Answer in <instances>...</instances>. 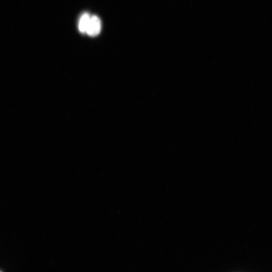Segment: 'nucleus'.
<instances>
[{
	"instance_id": "1",
	"label": "nucleus",
	"mask_w": 272,
	"mask_h": 272,
	"mask_svg": "<svg viewBox=\"0 0 272 272\" xmlns=\"http://www.w3.org/2000/svg\"><path fill=\"white\" fill-rule=\"evenodd\" d=\"M101 30V22L100 18L96 16H91L86 30V34L92 37L98 35Z\"/></svg>"
},
{
	"instance_id": "2",
	"label": "nucleus",
	"mask_w": 272,
	"mask_h": 272,
	"mask_svg": "<svg viewBox=\"0 0 272 272\" xmlns=\"http://www.w3.org/2000/svg\"><path fill=\"white\" fill-rule=\"evenodd\" d=\"M90 17L91 15L87 12L82 14L80 17L78 23V28L81 33H86Z\"/></svg>"
},
{
	"instance_id": "3",
	"label": "nucleus",
	"mask_w": 272,
	"mask_h": 272,
	"mask_svg": "<svg viewBox=\"0 0 272 272\" xmlns=\"http://www.w3.org/2000/svg\"><path fill=\"white\" fill-rule=\"evenodd\" d=\"M0 272H2V271H0Z\"/></svg>"
}]
</instances>
